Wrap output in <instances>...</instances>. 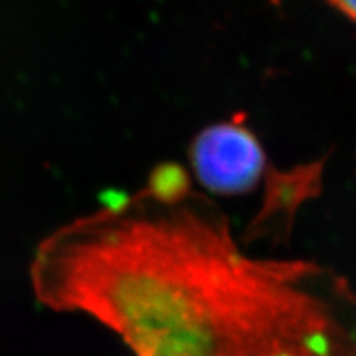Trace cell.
Returning a JSON list of instances; mask_svg holds the SVG:
<instances>
[{"label": "cell", "mask_w": 356, "mask_h": 356, "mask_svg": "<svg viewBox=\"0 0 356 356\" xmlns=\"http://www.w3.org/2000/svg\"><path fill=\"white\" fill-rule=\"evenodd\" d=\"M40 305L95 320L129 356H356V289L330 266L246 254L175 163L35 249Z\"/></svg>", "instance_id": "obj_1"}, {"label": "cell", "mask_w": 356, "mask_h": 356, "mask_svg": "<svg viewBox=\"0 0 356 356\" xmlns=\"http://www.w3.org/2000/svg\"><path fill=\"white\" fill-rule=\"evenodd\" d=\"M190 162L200 184L216 195L248 193L266 170L259 140L239 121L213 124L197 134Z\"/></svg>", "instance_id": "obj_2"}, {"label": "cell", "mask_w": 356, "mask_h": 356, "mask_svg": "<svg viewBox=\"0 0 356 356\" xmlns=\"http://www.w3.org/2000/svg\"><path fill=\"white\" fill-rule=\"evenodd\" d=\"M338 12L356 24V0H328Z\"/></svg>", "instance_id": "obj_3"}]
</instances>
